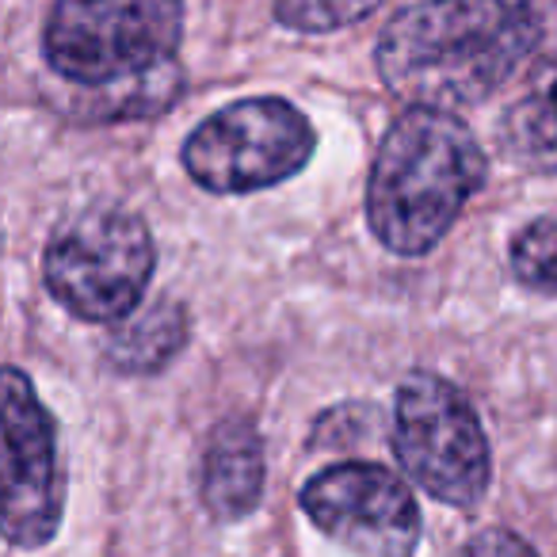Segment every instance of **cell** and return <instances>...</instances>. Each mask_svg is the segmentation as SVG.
<instances>
[{
  "label": "cell",
  "instance_id": "obj_1",
  "mask_svg": "<svg viewBox=\"0 0 557 557\" xmlns=\"http://www.w3.org/2000/svg\"><path fill=\"white\" fill-rule=\"evenodd\" d=\"M531 54L523 9L508 0H420L386 24L374 65L397 100L450 115L485 103Z\"/></svg>",
  "mask_w": 557,
  "mask_h": 557
},
{
  "label": "cell",
  "instance_id": "obj_2",
  "mask_svg": "<svg viewBox=\"0 0 557 557\" xmlns=\"http://www.w3.org/2000/svg\"><path fill=\"white\" fill-rule=\"evenodd\" d=\"M485 153L462 119L409 108L386 131L367 184V222L397 256H424L447 237L485 184Z\"/></svg>",
  "mask_w": 557,
  "mask_h": 557
},
{
  "label": "cell",
  "instance_id": "obj_3",
  "mask_svg": "<svg viewBox=\"0 0 557 557\" xmlns=\"http://www.w3.org/2000/svg\"><path fill=\"white\" fill-rule=\"evenodd\" d=\"M184 0H58L42 50L50 70L88 92H184L176 50Z\"/></svg>",
  "mask_w": 557,
  "mask_h": 557
},
{
  "label": "cell",
  "instance_id": "obj_4",
  "mask_svg": "<svg viewBox=\"0 0 557 557\" xmlns=\"http://www.w3.org/2000/svg\"><path fill=\"white\" fill-rule=\"evenodd\" d=\"M157 248L134 210L92 207L58 225L42 256L47 290L81 321L111 325L138 310Z\"/></svg>",
  "mask_w": 557,
  "mask_h": 557
},
{
  "label": "cell",
  "instance_id": "obj_5",
  "mask_svg": "<svg viewBox=\"0 0 557 557\" xmlns=\"http://www.w3.org/2000/svg\"><path fill=\"white\" fill-rule=\"evenodd\" d=\"M318 134L295 103L252 96L202 119L184 141V169L214 195H245L275 187L302 172Z\"/></svg>",
  "mask_w": 557,
  "mask_h": 557
},
{
  "label": "cell",
  "instance_id": "obj_6",
  "mask_svg": "<svg viewBox=\"0 0 557 557\" xmlns=\"http://www.w3.org/2000/svg\"><path fill=\"white\" fill-rule=\"evenodd\" d=\"M394 450L405 473L450 508H473L488 488V440L462 389L412 371L397 389Z\"/></svg>",
  "mask_w": 557,
  "mask_h": 557
},
{
  "label": "cell",
  "instance_id": "obj_7",
  "mask_svg": "<svg viewBox=\"0 0 557 557\" xmlns=\"http://www.w3.org/2000/svg\"><path fill=\"white\" fill-rule=\"evenodd\" d=\"M62 511L54 417L24 371L0 367V539L16 549H42L62 527Z\"/></svg>",
  "mask_w": 557,
  "mask_h": 557
},
{
  "label": "cell",
  "instance_id": "obj_8",
  "mask_svg": "<svg viewBox=\"0 0 557 557\" xmlns=\"http://www.w3.org/2000/svg\"><path fill=\"white\" fill-rule=\"evenodd\" d=\"M298 504L318 531L359 557H412L420 546L417 496L379 462H341L313 473Z\"/></svg>",
  "mask_w": 557,
  "mask_h": 557
},
{
  "label": "cell",
  "instance_id": "obj_9",
  "mask_svg": "<svg viewBox=\"0 0 557 557\" xmlns=\"http://www.w3.org/2000/svg\"><path fill=\"white\" fill-rule=\"evenodd\" d=\"M202 504L210 516L245 519L260 504L263 493V443L252 420L230 417L210 432L207 455H202Z\"/></svg>",
  "mask_w": 557,
  "mask_h": 557
},
{
  "label": "cell",
  "instance_id": "obj_10",
  "mask_svg": "<svg viewBox=\"0 0 557 557\" xmlns=\"http://www.w3.org/2000/svg\"><path fill=\"white\" fill-rule=\"evenodd\" d=\"M500 149L519 169L557 176V62H542L527 96H519L500 123Z\"/></svg>",
  "mask_w": 557,
  "mask_h": 557
},
{
  "label": "cell",
  "instance_id": "obj_11",
  "mask_svg": "<svg viewBox=\"0 0 557 557\" xmlns=\"http://www.w3.org/2000/svg\"><path fill=\"white\" fill-rule=\"evenodd\" d=\"M187 344V310L161 298L108 341V363L123 374H153L169 367Z\"/></svg>",
  "mask_w": 557,
  "mask_h": 557
},
{
  "label": "cell",
  "instance_id": "obj_12",
  "mask_svg": "<svg viewBox=\"0 0 557 557\" xmlns=\"http://www.w3.org/2000/svg\"><path fill=\"white\" fill-rule=\"evenodd\" d=\"M511 271L523 287L557 298V214L534 218L511 240Z\"/></svg>",
  "mask_w": 557,
  "mask_h": 557
},
{
  "label": "cell",
  "instance_id": "obj_13",
  "mask_svg": "<svg viewBox=\"0 0 557 557\" xmlns=\"http://www.w3.org/2000/svg\"><path fill=\"white\" fill-rule=\"evenodd\" d=\"M382 0H275V20L295 32H336L371 16Z\"/></svg>",
  "mask_w": 557,
  "mask_h": 557
},
{
  "label": "cell",
  "instance_id": "obj_14",
  "mask_svg": "<svg viewBox=\"0 0 557 557\" xmlns=\"http://www.w3.org/2000/svg\"><path fill=\"white\" fill-rule=\"evenodd\" d=\"M519 9L531 27L534 54L542 62H557V0H523Z\"/></svg>",
  "mask_w": 557,
  "mask_h": 557
},
{
  "label": "cell",
  "instance_id": "obj_15",
  "mask_svg": "<svg viewBox=\"0 0 557 557\" xmlns=\"http://www.w3.org/2000/svg\"><path fill=\"white\" fill-rule=\"evenodd\" d=\"M462 557H539V554H534L519 534L500 531V527H488V531L473 534L470 546L462 549Z\"/></svg>",
  "mask_w": 557,
  "mask_h": 557
}]
</instances>
